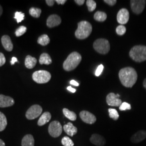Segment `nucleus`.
<instances>
[{
	"label": "nucleus",
	"mask_w": 146,
	"mask_h": 146,
	"mask_svg": "<svg viewBox=\"0 0 146 146\" xmlns=\"http://www.w3.org/2000/svg\"><path fill=\"white\" fill-rule=\"evenodd\" d=\"M92 31V25L87 21H82L78 23V27L75 33V36L80 40L85 39L90 35Z\"/></svg>",
	"instance_id": "nucleus-3"
},
{
	"label": "nucleus",
	"mask_w": 146,
	"mask_h": 146,
	"mask_svg": "<svg viewBox=\"0 0 146 146\" xmlns=\"http://www.w3.org/2000/svg\"><path fill=\"white\" fill-rule=\"evenodd\" d=\"M34 139L31 134L25 136L22 140V146H34Z\"/></svg>",
	"instance_id": "nucleus-20"
},
{
	"label": "nucleus",
	"mask_w": 146,
	"mask_h": 146,
	"mask_svg": "<svg viewBox=\"0 0 146 146\" xmlns=\"http://www.w3.org/2000/svg\"><path fill=\"white\" fill-rule=\"evenodd\" d=\"M82 60L81 55L76 52H74L68 55L63 64V69L67 72L72 71L78 66Z\"/></svg>",
	"instance_id": "nucleus-2"
},
{
	"label": "nucleus",
	"mask_w": 146,
	"mask_h": 146,
	"mask_svg": "<svg viewBox=\"0 0 146 146\" xmlns=\"http://www.w3.org/2000/svg\"><path fill=\"white\" fill-rule=\"evenodd\" d=\"M119 94L115 95L113 93H110L106 97L107 104L110 106L120 107L122 104V101L119 98Z\"/></svg>",
	"instance_id": "nucleus-10"
},
{
	"label": "nucleus",
	"mask_w": 146,
	"mask_h": 146,
	"mask_svg": "<svg viewBox=\"0 0 146 146\" xmlns=\"http://www.w3.org/2000/svg\"><path fill=\"white\" fill-rule=\"evenodd\" d=\"M37 63V59L33 58L31 55H27L25 59V66L28 69H33L34 68Z\"/></svg>",
	"instance_id": "nucleus-21"
},
{
	"label": "nucleus",
	"mask_w": 146,
	"mask_h": 146,
	"mask_svg": "<svg viewBox=\"0 0 146 146\" xmlns=\"http://www.w3.org/2000/svg\"><path fill=\"white\" fill-rule=\"evenodd\" d=\"M108 112H109V115L110 118L114 120H118L119 117V115L116 110L113 108H110L108 110Z\"/></svg>",
	"instance_id": "nucleus-28"
},
{
	"label": "nucleus",
	"mask_w": 146,
	"mask_h": 146,
	"mask_svg": "<svg viewBox=\"0 0 146 146\" xmlns=\"http://www.w3.org/2000/svg\"><path fill=\"white\" fill-rule=\"evenodd\" d=\"M25 18V14L22 13V12H19V11H16L15 13V16H14V19L16 20L17 23H20L24 20Z\"/></svg>",
	"instance_id": "nucleus-32"
},
{
	"label": "nucleus",
	"mask_w": 146,
	"mask_h": 146,
	"mask_svg": "<svg viewBox=\"0 0 146 146\" xmlns=\"http://www.w3.org/2000/svg\"><path fill=\"white\" fill-rule=\"evenodd\" d=\"M63 113L69 120L71 121H75L76 120V118H77L76 114L74 112L72 111L67 108H64L63 110Z\"/></svg>",
	"instance_id": "nucleus-23"
},
{
	"label": "nucleus",
	"mask_w": 146,
	"mask_h": 146,
	"mask_svg": "<svg viewBox=\"0 0 146 146\" xmlns=\"http://www.w3.org/2000/svg\"><path fill=\"white\" fill-rule=\"evenodd\" d=\"M41 9L38 8H35V7H31L29 9V13L30 15L35 18H38L41 14Z\"/></svg>",
	"instance_id": "nucleus-27"
},
{
	"label": "nucleus",
	"mask_w": 146,
	"mask_h": 146,
	"mask_svg": "<svg viewBox=\"0 0 146 146\" xmlns=\"http://www.w3.org/2000/svg\"><path fill=\"white\" fill-rule=\"evenodd\" d=\"M143 87H144L146 89V78H145V80L143 81Z\"/></svg>",
	"instance_id": "nucleus-46"
},
{
	"label": "nucleus",
	"mask_w": 146,
	"mask_h": 146,
	"mask_svg": "<svg viewBox=\"0 0 146 146\" xmlns=\"http://www.w3.org/2000/svg\"><path fill=\"white\" fill-rule=\"evenodd\" d=\"M70 84H72L73 86H79V84H78V82H77L76 81H75V80H71L70 81Z\"/></svg>",
	"instance_id": "nucleus-42"
},
{
	"label": "nucleus",
	"mask_w": 146,
	"mask_h": 146,
	"mask_svg": "<svg viewBox=\"0 0 146 146\" xmlns=\"http://www.w3.org/2000/svg\"><path fill=\"white\" fill-rule=\"evenodd\" d=\"M146 137V131H140L136 132L131 138V141L134 143H137L143 141Z\"/></svg>",
	"instance_id": "nucleus-17"
},
{
	"label": "nucleus",
	"mask_w": 146,
	"mask_h": 146,
	"mask_svg": "<svg viewBox=\"0 0 146 146\" xmlns=\"http://www.w3.org/2000/svg\"><path fill=\"white\" fill-rule=\"evenodd\" d=\"M7 125V120L5 115L0 111V131H4Z\"/></svg>",
	"instance_id": "nucleus-26"
},
{
	"label": "nucleus",
	"mask_w": 146,
	"mask_h": 146,
	"mask_svg": "<svg viewBox=\"0 0 146 146\" xmlns=\"http://www.w3.org/2000/svg\"><path fill=\"white\" fill-rule=\"evenodd\" d=\"M61 142L63 146H74V145L73 141L67 136H64L63 137Z\"/></svg>",
	"instance_id": "nucleus-29"
},
{
	"label": "nucleus",
	"mask_w": 146,
	"mask_h": 146,
	"mask_svg": "<svg viewBox=\"0 0 146 146\" xmlns=\"http://www.w3.org/2000/svg\"><path fill=\"white\" fill-rule=\"evenodd\" d=\"M61 23V17L56 14L51 15L48 17L47 20V26L49 28H53L58 26Z\"/></svg>",
	"instance_id": "nucleus-13"
},
{
	"label": "nucleus",
	"mask_w": 146,
	"mask_h": 146,
	"mask_svg": "<svg viewBox=\"0 0 146 146\" xmlns=\"http://www.w3.org/2000/svg\"><path fill=\"white\" fill-rule=\"evenodd\" d=\"M0 146H5V143L1 139H0Z\"/></svg>",
	"instance_id": "nucleus-44"
},
{
	"label": "nucleus",
	"mask_w": 146,
	"mask_h": 146,
	"mask_svg": "<svg viewBox=\"0 0 146 146\" xmlns=\"http://www.w3.org/2000/svg\"><path fill=\"white\" fill-rule=\"evenodd\" d=\"M42 108L38 104H34L31 106L26 113V116L28 120H34L41 114Z\"/></svg>",
	"instance_id": "nucleus-8"
},
{
	"label": "nucleus",
	"mask_w": 146,
	"mask_h": 146,
	"mask_svg": "<svg viewBox=\"0 0 146 146\" xmlns=\"http://www.w3.org/2000/svg\"><path fill=\"white\" fill-rule=\"evenodd\" d=\"M27 31V28L26 27L20 26L15 31L16 36L17 37H20L23 35Z\"/></svg>",
	"instance_id": "nucleus-31"
},
{
	"label": "nucleus",
	"mask_w": 146,
	"mask_h": 146,
	"mask_svg": "<svg viewBox=\"0 0 146 146\" xmlns=\"http://www.w3.org/2000/svg\"><path fill=\"white\" fill-rule=\"evenodd\" d=\"M129 19V13L125 8H122L119 11L117 14V21L122 25L126 24Z\"/></svg>",
	"instance_id": "nucleus-12"
},
{
	"label": "nucleus",
	"mask_w": 146,
	"mask_h": 146,
	"mask_svg": "<svg viewBox=\"0 0 146 146\" xmlns=\"http://www.w3.org/2000/svg\"><path fill=\"white\" fill-rule=\"evenodd\" d=\"M146 1L145 0H131V8L132 11L136 14H140L145 9Z\"/></svg>",
	"instance_id": "nucleus-9"
},
{
	"label": "nucleus",
	"mask_w": 146,
	"mask_h": 146,
	"mask_svg": "<svg viewBox=\"0 0 146 146\" xmlns=\"http://www.w3.org/2000/svg\"><path fill=\"white\" fill-rule=\"evenodd\" d=\"M116 32L117 33V34H118L119 35H123L125 34L126 32V28L123 25H120L119 26L117 27L116 29Z\"/></svg>",
	"instance_id": "nucleus-33"
},
{
	"label": "nucleus",
	"mask_w": 146,
	"mask_h": 146,
	"mask_svg": "<svg viewBox=\"0 0 146 146\" xmlns=\"http://www.w3.org/2000/svg\"><path fill=\"white\" fill-rule=\"evenodd\" d=\"M50 42V38L46 34H43L38 37L37 43L43 46H47Z\"/></svg>",
	"instance_id": "nucleus-24"
},
{
	"label": "nucleus",
	"mask_w": 146,
	"mask_h": 146,
	"mask_svg": "<svg viewBox=\"0 0 146 146\" xmlns=\"http://www.w3.org/2000/svg\"><path fill=\"white\" fill-rule=\"evenodd\" d=\"M86 5L89 11H93L96 8V3L93 0H88L86 1Z\"/></svg>",
	"instance_id": "nucleus-30"
},
{
	"label": "nucleus",
	"mask_w": 146,
	"mask_h": 146,
	"mask_svg": "<svg viewBox=\"0 0 146 146\" xmlns=\"http://www.w3.org/2000/svg\"><path fill=\"white\" fill-rule=\"evenodd\" d=\"M119 76L122 84L127 88H131L137 79V73L132 67L121 69L119 73Z\"/></svg>",
	"instance_id": "nucleus-1"
},
{
	"label": "nucleus",
	"mask_w": 146,
	"mask_h": 146,
	"mask_svg": "<svg viewBox=\"0 0 146 146\" xmlns=\"http://www.w3.org/2000/svg\"><path fill=\"white\" fill-rule=\"evenodd\" d=\"M119 110H131V104H129L127 102H123L122 103V104H121L120 107H119Z\"/></svg>",
	"instance_id": "nucleus-34"
},
{
	"label": "nucleus",
	"mask_w": 146,
	"mask_h": 146,
	"mask_svg": "<svg viewBox=\"0 0 146 146\" xmlns=\"http://www.w3.org/2000/svg\"><path fill=\"white\" fill-rule=\"evenodd\" d=\"M63 130L70 136H73L78 132L77 128L70 122H69L63 126Z\"/></svg>",
	"instance_id": "nucleus-18"
},
{
	"label": "nucleus",
	"mask_w": 146,
	"mask_h": 146,
	"mask_svg": "<svg viewBox=\"0 0 146 146\" xmlns=\"http://www.w3.org/2000/svg\"><path fill=\"white\" fill-rule=\"evenodd\" d=\"M90 141L96 146H103L106 144V140L104 137L97 134H94L92 135L90 138Z\"/></svg>",
	"instance_id": "nucleus-15"
},
{
	"label": "nucleus",
	"mask_w": 146,
	"mask_h": 146,
	"mask_svg": "<svg viewBox=\"0 0 146 146\" xmlns=\"http://www.w3.org/2000/svg\"><path fill=\"white\" fill-rule=\"evenodd\" d=\"M15 104V101L12 98L0 94V107L5 108L13 106Z\"/></svg>",
	"instance_id": "nucleus-14"
},
{
	"label": "nucleus",
	"mask_w": 146,
	"mask_h": 146,
	"mask_svg": "<svg viewBox=\"0 0 146 146\" xmlns=\"http://www.w3.org/2000/svg\"><path fill=\"white\" fill-rule=\"evenodd\" d=\"M18 60L17 59L15 58V57H13L11 58V65H14L15 64V63L17 62Z\"/></svg>",
	"instance_id": "nucleus-41"
},
{
	"label": "nucleus",
	"mask_w": 146,
	"mask_h": 146,
	"mask_svg": "<svg viewBox=\"0 0 146 146\" xmlns=\"http://www.w3.org/2000/svg\"><path fill=\"white\" fill-rule=\"evenodd\" d=\"M93 47L97 52L101 54H106L110 52V42L106 39L99 38L94 42Z\"/></svg>",
	"instance_id": "nucleus-5"
},
{
	"label": "nucleus",
	"mask_w": 146,
	"mask_h": 146,
	"mask_svg": "<svg viewBox=\"0 0 146 146\" xmlns=\"http://www.w3.org/2000/svg\"><path fill=\"white\" fill-rule=\"evenodd\" d=\"M1 42L3 47L8 52L12 51L13 49V44L11 40V37L8 35H3L1 38Z\"/></svg>",
	"instance_id": "nucleus-16"
},
{
	"label": "nucleus",
	"mask_w": 146,
	"mask_h": 146,
	"mask_svg": "<svg viewBox=\"0 0 146 146\" xmlns=\"http://www.w3.org/2000/svg\"><path fill=\"white\" fill-rule=\"evenodd\" d=\"M62 127L58 121L52 122L48 127V132L53 137H58L62 133Z\"/></svg>",
	"instance_id": "nucleus-7"
},
{
	"label": "nucleus",
	"mask_w": 146,
	"mask_h": 146,
	"mask_svg": "<svg viewBox=\"0 0 146 146\" xmlns=\"http://www.w3.org/2000/svg\"><path fill=\"white\" fill-rule=\"evenodd\" d=\"M80 117L84 122L88 124H93L96 121V117L95 116L86 110L81 111L80 113Z\"/></svg>",
	"instance_id": "nucleus-11"
},
{
	"label": "nucleus",
	"mask_w": 146,
	"mask_h": 146,
	"mask_svg": "<svg viewBox=\"0 0 146 146\" xmlns=\"http://www.w3.org/2000/svg\"><path fill=\"white\" fill-rule=\"evenodd\" d=\"M39 62L41 64L49 65L52 63V60L48 54L43 53L40 57Z\"/></svg>",
	"instance_id": "nucleus-22"
},
{
	"label": "nucleus",
	"mask_w": 146,
	"mask_h": 146,
	"mask_svg": "<svg viewBox=\"0 0 146 146\" xmlns=\"http://www.w3.org/2000/svg\"><path fill=\"white\" fill-rule=\"evenodd\" d=\"M50 73L46 70H38L33 74L32 78L37 84H46L51 78Z\"/></svg>",
	"instance_id": "nucleus-6"
},
{
	"label": "nucleus",
	"mask_w": 146,
	"mask_h": 146,
	"mask_svg": "<svg viewBox=\"0 0 146 146\" xmlns=\"http://www.w3.org/2000/svg\"><path fill=\"white\" fill-rule=\"evenodd\" d=\"M51 117H52V115L49 112H48V111L44 112L40 117L39 120L37 122V125L39 126L44 125L50 120Z\"/></svg>",
	"instance_id": "nucleus-19"
},
{
	"label": "nucleus",
	"mask_w": 146,
	"mask_h": 146,
	"mask_svg": "<svg viewBox=\"0 0 146 146\" xmlns=\"http://www.w3.org/2000/svg\"><path fill=\"white\" fill-rule=\"evenodd\" d=\"M55 2L58 3V5H64L67 1L66 0H56Z\"/></svg>",
	"instance_id": "nucleus-40"
},
{
	"label": "nucleus",
	"mask_w": 146,
	"mask_h": 146,
	"mask_svg": "<svg viewBox=\"0 0 146 146\" xmlns=\"http://www.w3.org/2000/svg\"><path fill=\"white\" fill-rule=\"evenodd\" d=\"M104 66L102 64L99 65L98 66V67L96 69V71H95V76H99L101 74L102 72V71L104 70Z\"/></svg>",
	"instance_id": "nucleus-35"
},
{
	"label": "nucleus",
	"mask_w": 146,
	"mask_h": 146,
	"mask_svg": "<svg viewBox=\"0 0 146 146\" xmlns=\"http://www.w3.org/2000/svg\"><path fill=\"white\" fill-rule=\"evenodd\" d=\"M104 2L110 6H113L115 5L117 2V1L116 0H104Z\"/></svg>",
	"instance_id": "nucleus-37"
},
{
	"label": "nucleus",
	"mask_w": 146,
	"mask_h": 146,
	"mask_svg": "<svg viewBox=\"0 0 146 146\" xmlns=\"http://www.w3.org/2000/svg\"><path fill=\"white\" fill-rule=\"evenodd\" d=\"M75 2L79 5H83L85 2L84 0H75Z\"/></svg>",
	"instance_id": "nucleus-39"
},
{
	"label": "nucleus",
	"mask_w": 146,
	"mask_h": 146,
	"mask_svg": "<svg viewBox=\"0 0 146 146\" xmlns=\"http://www.w3.org/2000/svg\"><path fill=\"white\" fill-rule=\"evenodd\" d=\"M55 1L54 0H46V2L47 3V5L50 7H52V5H54V3H55Z\"/></svg>",
	"instance_id": "nucleus-38"
},
{
	"label": "nucleus",
	"mask_w": 146,
	"mask_h": 146,
	"mask_svg": "<svg viewBox=\"0 0 146 146\" xmlns=\"http://www.w3.org/2000/svg\"><path fill=\"white\" fill-rule=\"evenodd\" d=\"M129 56L134 61L141 62L146 60V46H135L129 52Z\"/></svg>",
	"instance_id": "nucleus-4"
},
{
	"label": "nucleus",
	"mask_w": 146,
	"mask_h": 146,
	"mask_svg": "<svg viewBox=\"0 0 146 146\" xmlns=\"http://www.w3.org/2000/svg\"><path fill=\"white\" fill-rule=\"evenodd\" d=\"M107 14L103 11H98L96 12V13L94 14V19L96 21H99V22H104L107 19Z\"/></svg>",
	"instance_id": "nucleus-25"
},
{
	"label": "nucleus",
	"mask_w": 146,
	"mask_h": 146,
	"mask_svg": "<svg viewBox=\"0 0 146 146\" xmlns=\"http://www.w3.org/2000/svg\"><path fill=\"white\" fill-rule=\"evenodd\" d=\"M6 60L4 54L0 52V67H2L5 64Z\"/></svg>",
	"instance_id": "nucleus-36"
},
{
	"label": "nucleus",
	"mask_w": 146,
	"mask_h": 146,
	"mask_svg": "<svg viewBox=\"0 0 146 146\" xmlns=\"http://www.w3.org/2000/svg\"><path fill=\"white\" fill-rule=\"evenodd\" d=\"M2 13H3V8H2V6L0 5V17H1V16L2 15Z\"/></svg>",
	"instance_id": "nucleus-45"
},
{
	"label": "nucleus",
	"mask_w": 146,
	"mask_h": 146,
	"mask_svg": "<svg viewBox=\"0 0 146 146\" xmlns=\"http://www.w3.org/2000/svg\"><path fill=\"white\" fill-rule=\"evenodd\" d=\"M67 90H69V91H70V92L73 93H75V92H76V89L75 88H73V87H72L71 86H68V87H67Z\"/></svg>",
	"instance_id": "nucleus-43"
}]
</instances>
